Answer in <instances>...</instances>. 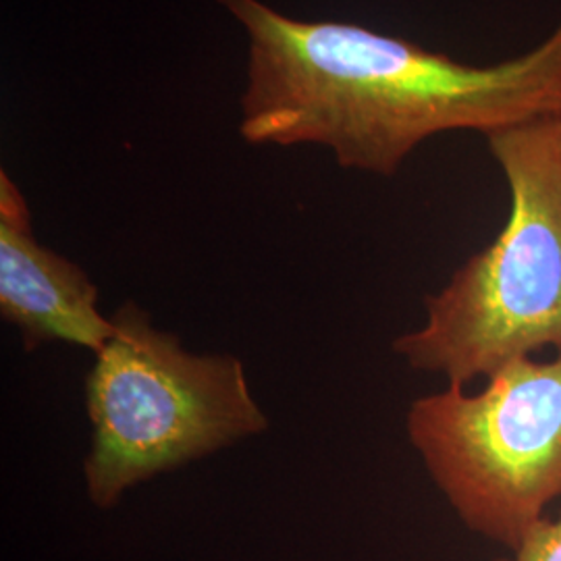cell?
<instances>
[{"label": "cell", "mask_w": 561, "mask_h": 561, "mask_svg": "<svg viewBox=\"0 0 561 561\" xmlns=\"http://www.w3.org/2000/svg\"><path fill=\"white\" fill-rule=\"evenodd\" d=\"M0 312L27 352L65 341L99 354L115 324L99 310V289L76 262L34 238L18 185L0 173Z\"/></svg>", "instance_id": "5"}, {"label": "cell", "mask_w": 561, "mask_h": 561, "mask_svg": "<svg viewBox=\"0 0 561 561\" xmlns=\"http://www.w3.org/2000/svg\"><path fill=\"white\" fill-rule=\"evenodd\" d=\"M500 561H561V514L542 518L510 558Z\"/></svg>", "instance_id": "6"}, {"label": "cell", "mask_w": 561, "mask_h": 561, "mask_svg": "<svg viewBox=\"0 0 561 561\" xmlns=\"http://www.w3.org/2000/svg\"><path fill=\"white\" fill-rule=\"evenodd\" d=\"M219 2L250 36L241 136L252 144H321L345 169L391 178L437 134L486 138L561 117V21L516 59L468 65L362 25Z\"/></svg>", "instance_id": "1"}, {"label": "cell", "mask_w": 561, "mask_h": 561, "mask_svg": "<svg viewBox=\"0 0 561 561\" xmlns=\"http://www.w3.org/2000/svg\"><path fill=\"white\" fill-rule=\"evenodd\" d=\"M111 321L115 333L85 379L92 445L83 477L96 507L108 510L131 486L268 428L236 356L185 350L136 301Z\"/></svg>", "instance_id": "3"}, {"label": "cell", "mask_w": 561, "mask_h": 561, "mask_svg": "<svg viewBox=\"0 0 561 561\" xmlns=\"http://www.w3.org/2000/svg\"><path fill=\"white\" fill-rule=\"evenodd\" d=\"M512 210L500 236L428 296L426 322L393 341L408 366L454 387L541 350L561 354V117L486 136Z\"/></svg>", "instance_id": "2"}, {"label": "cell", "mask_w": 561, "mask_h": 561, "mask_svg": "<svg viewBox=\"0 0 561 561\" xmlns=\"http://www.w3.org/2000/svg\"><path fill=\"white\" fill-rule=\"evenodd\" d=\"M408 439L472 533L516 551L561 497V354L414 401Z\"/></svg>", "instance_id": "4"}]
</instances>
